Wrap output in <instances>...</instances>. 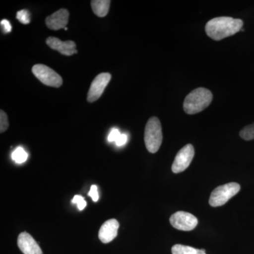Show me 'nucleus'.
<instances>
[{
    "mask_svg": "<svg viewBox=\"0 0 254 254\" xmlns=\"http://www.w3.org/2000/svg\"><path fill=\"white\" fill-rule=\"evenodd\" d=\"M244 22L240 18L221 16L212 18L205 25V33L214 41H221L242 29Z\"/></svg>",
    "mask_w": 254,
    "mask_h": 254,
    "instance_id": "obj_1",
    "label": "nucleus"
},
{
    "mask_svg": "<svg viewBox=\"0 0 254 254\" xmlns=\"http://www.w3.org/2000/svg\"><path fill=\"white\" fill-rule=\"evenodd\" d=\"M213 100V93L205 88H198L189 93L184 101L183 108L188 115L200 113L208 108Z\"/></svg>",
    "mask_w": 254,
    "mask_h": 254,
    "instance_id": "obj_2",
    "label": "nucleus"
},
{
    "mask_svg": "<svg viewBox=\"0 0 254 254\" xmlns=\"http://www.w3.org/2000/svg\"><path fill=\"white\" fill-rule=\"evenodd\" d=\"M144 141L148 152L155 153L158 151L163 142L161 124L156 117L150 118L145 128Z\"/></svg>",
    "mask_w": 254,
    "mask_h": 254,
    "instance_id": "obj_3",
    "label": "nucleus"
},
{
    "mask_svg": "<svg viewBox=\"0 0 254 254\" xmlns=\"http://www.w3.org/2000/svg\"><path fill=\"white\" fill-rule=\"evenodd\" d=\"M240 189V185L235 182H230L217 187L210 194L209 204L212 207L225 205L230 198L239 193Z\"/></svg>",
    "mask_w": 254,
    "mask_h": 254,
    "instance_id": "obj_4",
    "label": "nucleus"
},
{
    "mask_svg": "<svg viewBox=\"0 0 254 254\" xmlns=\"http://www.w3.org/2000/svg\"><path fill=\"white\" fill-rule=\"evenodd\" d=\"M32 72L43 84L55 88H60L63 85V80L56 71L45 64H35L32 68Z\"/></svg>",
    "mask_w": 254,
    "mask_h": 254,
    "instance_id": "obj_5",
    "label": "nucleus"
},
{
    "mask_svg": "<svg viewBox=\"0 0 254 254\" xmlns=\"http://www.w3.org/2000/svg\"><path fill=\"white\" fill-rule=\"evenodd\" d=\"M170 222L172 226L182 231H191L198 225V219L191 213L178 211L171 215Z\"/></svg>",
    "mask_w": 254,
    "mask_h": 254,
    "instance_id": "obj_6",
    "label": "nucleus"
},
{
    "mask_svg": "<svg viewBox=\"0 0 254 254\" xmlns=\"http://www.w3.org/2000/svg\"><path fill=\"white\" fill-rule=\"evenodd\" d=\"M194 154L195 150L193 145L187 144L184 146L181 150H179L174 160L172 171L175 174L185 171L190 166Z\"/></svg>",
    "mask_w": 254,
    "mask_h": 254,
    "instance_id": "obj_7",
    "label": "nucleus"
},
{
    "mask_svg": "<svg viewBox=\"0 0 254 254\" xmlns=\"http://www.w3.org/2000/svg\"><path fill=\"white\" fill-rule=\"evenodd\" d=\"M111 78L112 76L110 73H101L94 78L92 82L88 91V96H87V100L89 103H93L99 99L111 80Z\"/></svg>",
    "mask_w": 254,
    "mask_h": 254,
    "instance_id": "obj_8",
    "label": "nucleus"
},
{
    "mask_svg": "<svg viewBox=\"0 0 254 254\" xmlns=\"http://www.w3.org/2000/svg\"><path fill=\"white\" fill-rule=\"evenodd\" d=\"M46 43L51 49L58 50L65 56H71L78 53L76 43L72 41H62L55 37H48Z\"/></svg>",
    "mask_w": 254,
    "mask_h": 254,
    "instance_id": "obj_9",
    "label": "nucleus"
},
{
    "mask_svg": "<svg viewBox=\"0 0 254 254\" xmlns=\"http://www.w3.org/2000/svg\"><path fill=\"white\" fill-rule=\"evenodd\" d=\"M17 243L23 254H43L36 241L28 232H22L18 235Z\"/></svg>",
    "mask_w": 254,
    "mask_h": 254,
    "instance_id": "obj_10",
    "label": "nucleus"
},
{
    "mask_svg": "<svg viewBox=\"0 0 254 254\" xmlns=\"http://www.w3.org/2000/svg\"><path fill=\"white\" fill-rule=\"evenodd\" d=\"M69 13L66 9H61L48 16L46 19V26L50 29L58 31V30L66 28L68 22Z\"/></svg>",
    "mask_w": 254,
    "mask_h": 254,
    "instance_id": "obj_11",
    "label": "nucleus"
},
{
    "mask_svg": "<svg viewBox=\"0 0 254 254\" xmlns=\"http://www.w3.org/2000/svg\"><path fill=\"white\" fill-rule=\"evenodd\" d=\"M120 223L116 219H110L105 222L100 227L98 232V237L103 243L108 244L111 242L118 236Z\"/></svg>",
    "mask_w": 254,
    "mask_h": 254,
    "instance_id": "obj_12",
    "label": "nucleus"
},
{
    "mask_svg": "<svg viewBox=\"0 0 254 254\" xmlns=\"http://www.w3.org/2000/svg\"><path fill=\"white\" fill-rule=\"evenodd\" d=\"M110 0H93L91 1V7L94 14L99 17L107 16L109 11Z\"/></svg>",
    "mask_w": 254,
    "mask_h": 254,
    "instance_id": "obj_13",
    "label": "nucleus"
},
{
    "mask_svg": "<svg viewBox=\"0 0 254 254\" xmlns=\"http://www.w3.org/2000/svg\"><path fill=\"white\" fill-rule=\"evenodd\" d=\"M173 254H206L205 250H197L189 246L175 245L172 247Z\"/></svg>",
    "mask_w": 254,
    "mask_h": 254,
    "instance_id": "obj_14",
    "label": "nucleus"
},
{
    "mask_svg": "<svg viewBox=\"0 0 254 254\" xmlns=\"http://www.w3.org/2000/svg\"><path fill=\"white\" fill-rule=\"evenodd\" d=\"M28 158V154L21 147H18L13 152L12 159L16 163H23L26 161Z\"/></svg>",
    "mask_w": 254,
    "mask_h": 254,
    "instance_id": "obj_15",
    "label": "nucleus"
},
{
    "mask_svg": "<svg viewBox=\"0 0 254 254\" xmlns=\"http://www.w3.org/2000/svg\"><path fill=\"white\" fill-rule=\"evenodd\" d=\"M240 136L245 141H252L254 139V123L245 127L243 129L241 130Z\"/></svg>",
    "mask_w": 254,
    "mask_h": 254,
    "instance_id": "obj_16",
    "label": "nucleus"
},
{
    "mask_svg": "<svg viewBox=\"0 0 254 254\" xmlns=\"http://www.w3.org/2000/svg\"><path fill=\"white\" fill-rule=\"evenodd\" d=\"M16 18L23 24H28L31 21V15L27 10L23 9L18 11Z\"/></svg>",
    "mask_w": 254,
    "mask_h": 254,
    "instance_id": "obj_17",
    "label": "nucleus"
},
{
    "mask_svg": "<svg viewBox=\"0 0 254 254\" xmlns=\"http://www.w3.org/2000/svg\"><path fill=\"white\" fill-rule=\"evenodd\" d=\"M9 121H8L7 115L3 110L0 111V132L6 131L9 128Z\"/></svg>",
    "mask_w": 254,
    "mask_h": 254,
    "instance_id": "obj_18",
    "label": "nucleus"
},
{
    "mask_svg": "<svg viewBox=\"0 0 254 254\" xmlns=\"http://www.w3.org/2000/svg\"><path fill=\"white\" fill-rule=\"evenodd\" d=\"M72 203L77 205L78 210H83L86 208L87 203L83 197L80 195H75L72 199Z\"/></svg>",
    "mask_w": 254,
    "mask_h": 254,
    "instance_id": "obj_19",
    "label": "nucleus"
},
{
    "mask_svg": "<svg viewBox=\"0 0 254 254\" xmlns=\"http://www.w3.org/2000/svg\"><path fill=\"white\" fill-rule=\"evenodd\" d=\"M88 195L91 197L93 201L97 202L99 199V194L98 192V187L95 185H92L91 190H90Z\"/></svg>",
    "mask_w": 254,
    "mask_h": 254,
    "instance_id": "obj_20",
    "label": "nucleus"
},
{
    "mask_svg": "<svg viewBox=\"0 0 254 254\" xmlns=\"http://www.w3.org/2000/svg\"><path fill=\"white\" fill-rule=\"evenodd\" d=\"M120 135H121V133H120L118 128H113L112 131H110L109 136H108V141L110 142H115Z\"/></svg>",
    "mask_w": 254,
    "mask_h": 254,
    "instance_id": "obj_21",
    "label": "nucleus"
},
{
    "mask_svg": "<svg viewBox=\"0 0 254 254\" xmlns=\"http://www.w3.org/2000/svg\"><path fill=\"white\" fill-rule=\"evenodd\" d=\"M1 26L4 33H10L11 31V26L9 21L6 19H3L1 21Z\"/></svg>",
    "mask_w": 254,
    "mask_h": 254,
    "instance_id": "obj_22",
    "label": "nucleus"
},
{
    "mask_svg": "<svg viewBox=\"0 0 254 254\" xmlns=\"http://www.w3.org/2000/svg\"><path fill=\"white\" fill-rule=\"evenodd\" d=\"M127 139H128V138H127V135L124 134V133L122 134L121 133V135L119 136L115 143H116L117 145H118V146H122V145H125L127 143Z\"/></svg>",
    "mask_w": 254,
    "mask_h": 254,
    "instance_id": "obj_23",
    "label": "nucleus"
},
{
    "mask_svg": "<svg viewBox=\"0 0 254 254\" xmlns=\"http://www.w3.org/2000/svg\"><path fill=\"white\" fill-rule=\"evenodd\" d=\"M64 30H65V31H67L68 28H64Z\"/></svg>",
    "mask_w": 254,
    "mask_h": 254,
    "instance_id": "obj_24",
    "label": "nucleus"
}]
</instances>
